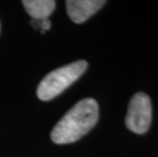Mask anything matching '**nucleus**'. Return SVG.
<instances>
[{
    "mask_svg": "<svg viewBox=\"0 0 158 157\" xmlns=\"http://www.w3.org/2000/svg\"><path fill=\"white\" fill-rule=\"evenodd\" d=\"M152 119V105L150 97L138 92L132 97L126 116L127 128L138 135L145 134L150 128Z\"/></svg>",
    "mask_w": 158,
    "mask_h": 157,
    "instance_id": "nucleus-3",
    "label": "nucleus"
},
{
    "mask_svg": "<svg viewBox=\"0 0 158 157\" xmlns=\"http://www.w3.org/2000/svg\"><path fill=\"white\" fill-rule=\"evenodd\" d=\"M23 5L33 19L43 21L48 19L53 12L56 2L53 0H25L23 1Z\"/></svg>",
    "mask_w": 158,
    "mask_h": 157,
    "instance_id": "nucleus-5",
    "label": "nucleus"
},
{
    "mask_svg": "<svg viewBox=\"0 0 158 157\" xmlns=\"http://www.w3.org/2000/svg\"><path fill=\"white\" fill-rule=\"evenodd\" d=\"M98 118L99 106L96 100H81L55 125L51 132V140L60 145L78 141L95 126Z\"/></svg>",
    "mask_w": 158,
    "mask_h": 157,
    "instance_id": "nucleus-1",
    "label": "nucleus"
},
{
    "mask_svg": "<svg viewBox=\"0 0 158 157\" xmlns=\"http://www.w3.org/2000/svg\"><path fill=\"white\" fill-rule=\"evenodd\" d=\"M88 62L78 60L49 72L40 82L37 88V96L42 101H49L68 89L86 72Z\"/></svg>",
    "mask_w": 158,
    "mask_h": 157,
    "instance_id": "nucleus-2",
    "label": "nucleus"
},
{
    "mask_svg": "<svg viewBox=\"0 0 158 157\" xmlns=\"http://www.w3.org/2000/svg\"><path fill=\"white\" fill-rule=\"evenodd\" d=\"M66 11L76 24H82L101 9L106 1L104 0H68Z\"/></svg>",
    "mask_w": 158,
    "mask_h": 157,
    "instance_id": "nucleus-4",
    "label": "nucleus"
},
{
    "mask_svg": "<svg viewBox=\"0 0 158 157\" xmlns=\"http://www.w3.org/2000/svg\"><path fill=\"white\" fill-rule=\"evenodd\" d=\"M50 27H51V22H50L48 19L41 21V27H40V29H41L42 34H44L45 31H48V30H50Z\"/></svg>",
    "mask_w": 158,
    "mask_h": 157,
    "instance_id": "nucleus-6",
    "label": "nucleus"
}]
</instances>
